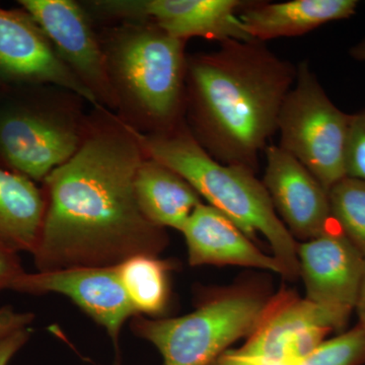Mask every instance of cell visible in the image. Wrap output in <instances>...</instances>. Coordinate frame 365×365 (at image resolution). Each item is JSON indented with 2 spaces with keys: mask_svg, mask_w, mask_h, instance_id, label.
Masks as SVG:
<instances>
[{
  "mask_svg": "<svg viewBox=\"0 0 365 365\" xmlns=\"http://www.w3.org/2000/svg\"><path fill=\"white\" fill-rule=\"evenodd\" d=\"M146 158L141 133L114 112L93 107L81 148L41 184L46 211L33 253L38 272L160 256L169 245L167 230L143 215L134 189Z\"/></svg>",
  "mask_w": 365,
  "mask_h": 365,
  "instance_id": "obj_1",
  "label": "cell"
},
{
  "mask_svg": "<svg viewBox=\"0 0 365 365\" xmlns=\"http://www.w3.org/2000/svg\"><path fill=\"white\" fill-rule=\"evenodd\" d=\"M297 72V66L257 40L227 41L215 51L188 54L190 132L218 162L256 173Z\"/></svg>",
  "mask_w": 365,
  "mask_h": 365,
  "instance_id": "obj_2",
  "label": "cell"
},
{
  "mask_svg": "<svg viewBox=\"0 0 365 365\" xmlns=\"http://www.w3.org/2000/svg\"><path fill=\"white\" fill-rule=\"evenodd\" d=\"M98 37L116 98L115 114L141 134L184 123L187 41L150 21L103 26Z\"/></svg>",
  "mask_w": 365,
  "mask_h": 365,
  "instance_id": "obj_3",
  "label": "cell"
},
{
  "mask_svg": "<svg viewBox=\"0 0 365 365\" xmlns=\"http://www.w3.org/2000/svg\"><path fill=\"white\" fill-rule=\"evenodd\" d=\"M141 143L146 157L184 178L208 205L232 220L252 241L263 235L284 277H299V244L278 217L256 173L211 157L197 143L186 122L172 130L141 134Z\"/></svg>",
  "mask_w": 365,
  "mask_h": 365,
  "instance_id": "obj_4",
  "label": "cell"
},
{
  "mask_svg": "<svg viewBox=\"0 0 365 365\" xmlns=\"http://www.w3.org/2000/svg\"><path fill=\"white\" fill-rule=\"evenodd\" d=\"M86 100L52 85L0 88V168L42 184L73 157L88 127Z\"/></svg>",
  "mask_w": 365,
  "mask_h": 365,
  "instance_id": "obj_5",
  "label": "cell"
},
{
  "mask_svg": "<svg viewBox=\"0 0 365 365\" xmlns=\"http://www.w3.org/2000/svg\"><path fill=\"white\" fill-rule=\"evenodd\" d=\"M270 299L254 289L228 290L185 316H135L131 330L157 348L165 365H211L228 346L253 333Z\"/></svg>",
  "mask_w": 365,
  "mask_h": 365,
  "instance_id": "obj_6",
  "label": "cell"
},
{
  "mask_svg": "<svg viewBox=\"0 0 365 365\" xmlns=\"http://www.w3.org/2000/svg\"><path fill=\"white\" fill-rule=\"evenodd\" d=\"M297 68V78L278 116V146L304 165L329 192L346 177L351 115L336 107L309 61L299 62Z\"/></svg>",
  "mask_w": 365,
  "mask_h": 365,
  "instance_id": "obj_7",
  "label": "cell"
},
{
  "mask_svg": "<svg viewBox=\"0 0 365 365\" xmlns=\"http://www.w3.org/2000/svg\"><path fill=\"white\" fill-rule=\"evenodd\" d=\"M242 0H93L83 1L93 21L104 26L150 21L176 39L250 41L239 14Z\"/></svg>",
  "mask_w": 365,
  "mask_h": 365,
  "instance_id": "obj_8",
  "label": "cell"
},
{
  "mask_svg": "<svg viewBox=\"0 0 365 365\" xmlns=\"http://www.w3.org/2000/svg\"><path fill=\"white\" fill-rule=\"evenodd\" d=\"M51 41L69 71L90 91L98 107L116 112L106 57L96 24L81 2L74 0H19Z\"/></svg>",
  "mask_w": 365,
  "mask_h": 365,
  "instance_id": "obj_9",
  "label": "cell"
},
{
  "mask_svg": "<svg viewBox=\"0 0 365 365\" xmlns=\"http://www.w3.org/2000/svg\"><path fill=\"white\" fill-rule=\"evenodd\" d=\"M9 290L34 295L57 294L71 299L105 329L120 364L122 329L137 313L120 279L118 266L25 272L14 281Z\"/></svg>",
  "mask_w": 365,
  "mask_h": 365,
  "instance_id": "obj_10",
  "label": "cell"
},
{
  "mask_svg": "<svg viewBox=\"0 0 365 365\" xmlns=\"http://www.w3.org/2000/svg\"><path fill=\"white\" fill-rule=\"evenodd\" d=\"M0 81L9 85L59 86L98 107L93 96L60 59L44 30L23 7H0Z\"/></svg>",
  "mask_w": 365,
  "mask_h": 365,
  "instance_id": "obj_11",
  "label": "cell"
},
{
  "mask_svg": "<svg viewBox=\"0 0 365 365\" xmlns=\"http://www.w3.org/2000/svg\"><path fill=\"white\" fill-rule=\"evenodd\" d=\"M306 299L349 319L364 279L365 257L334 227L297 245Z\"/></svg>",
  "mask_w": 365,
  "mask_h": 365,
  "instance_id": "obj_12",
  "label": "cell"
},
{
  "mask_svg": "<svg viewBox=\"0 0 365 365\" xmlns=\"http://www.w3.org/2000/svg\"><path fill=\"white\" fill-rule=\"evenodd\" d=\"M264 187L290 234L309 241L335 227L328 191L309 170L278 145L266 148Z\"/></svg>",
  "mask_w": 365,
  "mask_h": 365,
  "instance_id": "obj_13",
  "label": "cell"
},
{
  "mask_svg": "<svg viewBox=\"0 0 365 365\" xmlns=\"http://www.w3.org/2000/svg\"><path fill=\"white\" fill-rule=\"evenodd\" d=\"M189 264L244 266L283 275L279 262L262 252L230 218L208 204H201L182 228Z\"/></svg>",
  "mask_w": 365,
  "mask_h": 365,
  "instance_id": "obj_14",
  "label": "cell"
},
{
  "mask_svg": "<svg viewBox=\"0 0 365 365\" xmlns=\"http://www.w3.org/2000/svg\"><path fill=\"white\" fill-rule=\"evenodd\" d=\"M347 322L331 309L283 290L269 300L258 326L237 351L248 356L287 361L288 349L304 331L314 327L338 330L344 328Z\"/></svg>",
  "mask_w": 365,
  "mask_h": 365,
  "instance_id": "obj_15",
  "label": "cell"
},
{
  "mask_svg": "<svg viewBox=\"0 0 365 365\" xmlns=\"http://www.w3.org/2000/svg\"><path fill=\"white\" fill-rule=\"evenodd\" d=\"M357 6L356 0L250 1L239 16L249 37L264 43L297 37L331 21L345 20L355 14Z\"/></svg>",
  "mask_w": 365,
  "mask_h": 365,
  "instance_id": "obj_16",
  "label": "cell"
},
{
  "mask_svg": "<svg viewBox=\"0 0 365 365\" xmlns=\"http://www.w3.org/2000/svg\"><path fill=\"white\" fill-rule=\"evenodd\" d=\"M134 189L143 215L165 230L181 232L194 210L203 203L184 178L150 158L139 165Z\"/></svg>",
  "mask_w": 365,
  "mask_h": 365,
  "instance_id": "obj_17",
  "label": "cell"
},
{
  "mask_svg": "<svg viewBox=\"0 0 365 365\" xmlns=\"http://www.w3.org/2000/svg\"><path fill=\"white\" fill-rule=\"evenodd\" d=\"M42 187L25 176L0 168V235L16 251L32 254L44 223Z\"/></svg>",
  "mask_w": 365,
  "mask_h": 365,
  "instance_id": "obj_18",
  "label": "cell"
},
{
  "mask_svg": "<svg viewBox=\"0 0 365 365\" xmlns=\"http://www.w3.org/2000/svg\"><path fill=\"white\" fill-rule=\"evenodd\" d=\"M172 263L158 256L138 255L118 265L120 279L137 316L158 319L170 299Z\"/></svg>",
  "mask_w": 365,
  "mask_h": 365,
  "instance_id": "obj_19",
  "label": "cell"
},
{
  "mask_svg": "<svg viewBox=\"0 0 365 365\" xmlns=\"http://www.w3.org/2000/svg\"><path fill=\"white\" fill-rule=\"evenodd\" d=\"M328 194L334 223L365 257V181L345 177Z\"/></svg>",
  "mask_w": 365,
  "mask_h": 365,
  "instance_id": "obj_20",
  "label": "cell"
},
{
  "mask_svg": "<svg viewBox=\"0 0 365 365\" xmlns=\"http://www.w3.org/2000/svg\"><path fill=\"white\" fill-rule=\"evenodd\" d=\"M365 362V329L350 330L326 339L299 365H360Z\"/></svg>",
  "mask_w": 365,
  "mask_h": 365,
  "instance_id": "obj_21",
  "label": "cell"
},
{
  "mask_svg": "<svg viewBox=\"0 0 365 365\" xmlns=\"http://www.w3.org/2000/svg\"><path fill=\"white\" fill-rule=\"evenodd\" d=\"M346 177L365 181V110L351 115L346 148Z\"/></svg>",
  "mask_w": 365,
  "mask_h": 365,
  "instance_id": "obj_22",
  "label": "cell"
},
{
  "mask_svg": "<svg viewBox=\"0 0 365 365\" xmlns=\"http://www.w3.org/2000/svg\"><path fill=\"white\" fill-rule=\"evenodd\" d=\"M25 272L19 252L0 235V292L9 289L14 281Z\"/></svg>",
  "mask_w": 365,
  "mask_h": 365,
  "instance_id": "obj_23",
  "label": "cell"
},
{
  "mask_svg": "<svg viewBox=\"0 0 365 365\" xmlns=\"http://www.w3.org/2000/svg\"><path fill=\"white\" fill-rule=\"evenodd\" d=\"M32 336L30 327L18 329L0 337V365H9Z\"/></svg>",
  "mask_w": 365,
  "mask_h": 365,
  "instance_id": "obj_24",
  "label": "cell"
},
{
  "mask_svg": "<svg viewBox=\"0 0 365 365\" xmlns=\"http://www.w3.org/2000/svg\"><path fill=\"white\" fill-rule=\"evenodd\" d=\"M211 365H295L292 362L283 360H270L259 359V357L248 356L242 354L237 350H232L223 353Z\"/></svg>",
  "mask_w": 365,
  "mask_h": 365,
  "instance_id": "obj_25",
  "label": "cell"
},
{
  "mask_svg": "<svg viewBox=\"0 0 365 365\" xmlns=\"http://www.w3.org/2000/svg\"><path fill=\"white\" fill-rule=\"evenodd\" d=\"M357 316H359V324L365 329V268L364 274V279H362L361 287L359 299H357L356 307H355Z\"/></svg>",
  "mask_w": 365,
  "mask_h": 365,
  "instance_id": "obj_26",
  "label": "cell"
},
{
  "mask_svg": "<svg viewBox=\"0 0 365 365\" xmlns=\"http://www.w3.org/2000/svg\"><path fill=\"white\" fill-rule=\"evenodd\" d=\"M350 55L359 61L365 62V39L359 42V44L353 46L350 49Z\"/></svg>",
  "mask_w": 365,
  "mask_h": 365,
  "instance_id": "obj_27",
  "label": "cell"
},
{
  "mask_svg": "<svg viewBox=\"0 0 365 365\" xmlns=\"http://www.w3.org/2000/svg\"><path fill=\"white\" fill-rule=\"evenodd\" d=\"M4 85V83H2L1 81H0V88H1V86Z\"/></svg>",
  "mask_w": 365,
  "mask_h": 365,
  "instance_id": "obj_28",
  "label": "cell"
}]
</instances>
